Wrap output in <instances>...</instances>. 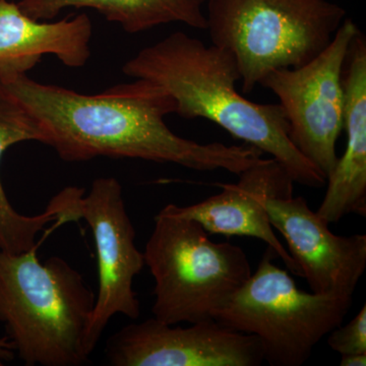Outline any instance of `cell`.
I'll use <instances>...</instances> for the list:
<instances>
[{"label": "cell", "instance_id": "6da1fadb", "mask_svg": "<svg viewBox=\"0 0 366 366\" xmlns=\"http://www.w3.org/2000/svg\"><path fill=\"white\" fill-rule=\"evenodd\" d=\"M0 90L25 108L39 127L42 144L66 162L141 159L239 175L264 155L247 144H199L177 136L164 120L175 113L174 99L148 79L86 95L20 74L0 81Z\"/></svg>", "mask_w": 366, "mask_h": 366}, {"label": "cell", "instance_id": "7a4b0ae2", "mask_svg": "<svg viewBox=\"0 0 366 366\" xmlns=\"http://www.w3.org/2000/svg\"><path fill=\"white\" fill-rule=\"evenodd\" d=\"M127 76L163 86L175 101V113L187 119L204 118L235 139L269 154L293 182L320 189L322 171L292 143L280 104H259L236 90L240 74L234 56L183 32L144 48L122 67Z\"/></svg>", "mask_w": 366, "mask_h": 366}, {"label": "cell", "instance_id": "3957f363", "mask_svg": "<svg viewBox=\"0 0 366 366\" xmlns=\"http://www.w3.org/2000/svg\"><path fill=\"white\" fill-rule=\"evenodd\" d=\"M95 300L66 259L41 262L37 247L21 254L0 250V322L26 365H85Z\"/></svg>", "mask_w": 366, "mask_h": 366}, {"label": "cell", "instance_id": "277c9868", "mask_svg": "<svg viewBox=\"0 0 366 366\" xmlns=\"http://www.w3.org/2000/svg\"><path fill=\"white\" fill-rule=\"evenodd\" d=\"M174 204L154 219L144 264L155 281L154 317L164 324L214 320L252 274L249 257L230 242H214Z\"/></svg>", "mask_w": 366, "mask_h": 366}, {"label": "cell", "instance_id": "5b68a950", "mask_svg": "<svg viewBox=\"0 0 366 366\" xmlns=\"http://www.w3.org/2000/svg\"><path fill=\"white\" fill-rule=\"evenodd\" d=\"M212 44L234 56L243 93L269 72L302 66L320 54L345 20L327 0H207Z\"/></svg>", "mask_w": 366, "mask_h": 366}, {"label": "cell", "instance_id": "8992f818", "mask_svg": "<svg viewBox=\"0 0 366 366\" xmlns=\"http://www.w3.org/2000/svg\"><path fill=\"white\" fill-rule=\"evenodd\" d=\"M277 257L267 247L257 271L214 320L257 337L269 365L301 366L317 343L343 322L353 297L301 290L288 272L277 266Z\"/></svg>", "mask_w": 366, "mask_h": 366}, {"label": "cell", "instance_id": "52a82bcc", "mask_svg": "<svg viewBox=\"0 0 366 366\" xmlns=\"http://www.w3.org/2000/svg\"><path fill=\"white\" fill-rule=\"evenodd\" d=\"M360 28L342 21L330 44L302 66L276 69L259 81L279 98L296 148L325 177L336 165L337 142L344 129L343 69Z\"/></svg>", "mask_w": 366, "mask_h": 366}, {"label": "cell", "instance_id": "ba28073f", "mask_svg": "<svg viewBox=\"0 0 366 366\" xmlns=\"http://www.w3.org/2000/svg\"><path fill=\"white\" fill-rule=\"evenodd\" d=\"M74 192L69 206L71 222L86 221L97 252L98 295L86 338L91 356L114 315L139 319L141 305L134 281L146 264L117 178H97L88 194L78 187Z\"/></svg>", "mask_w": 366, "mask_h": 366}, {"label": "cell", "instance_id": "9c48e42d", "mask_svg": "<svg viewBox=\"0 0 366 366\" xmlns=\"http://www.w3.org/2000/svg\"><path fill=\"white\" fill-rule=\"evenodd\" d=\"M107 362L113 366H259L262 344L215 320L175 327L156 320L127 325L107 340Z\"/></svg>", "mask_w": 366, "mask_h": 366}, {"label": "cell", "instance_id": "30bf717a", "mask_svg": "<svg viewBox=\"0 0 366 366\" xmlns=\"http://www.w3.org/2000/svg\"><path fill=\"white\" fill-rule=\"evenodd\" d=\"M267 209L312 292L353 297L366 268V235L334 234L302 197L269 199Z\"/></svg>", "mask_w": 366, "mask_h": 366}, {"label": "cell", "instance_id": "8fae6325", "mask_svg": "<svg viewBox=\"0 0 366 366\" xmlns=\"http://www.w3.org/2000/svg\"><path fill=\"white\" fill-rule=\"evenodd\" d=\"M236 183H217L222 192L199 203L174 208L180 215L197 221L209 234L249 236L266 242L290 273L301 277L293 257L274 232L269 221L268 202L293 196L292 178L273 158L242 171Z\"/></svg>", "mask_w": 366, "mask_h": 366}, {"label": "cell", "instance_id": "7c38bea8", "mask_svg": "<svg viewBox=\"0 0 366 366\" xmlns=\"http://www.w3.org/2000/svg\"><path fill=\"white\" fill-rule=\"evenodd\" d=\"M346 148L327 175V189L317 214L327 224L355 214L366 216V39L351 41L343 69Z\"/></svg>", "mask_w": 366, "mask_h": 366}, {"label": "cell", "instance_id": "4fadbf2b", "mask_svg": "<svg viewBox=\"0 0 366 366\" xmlns=\"http://www.w3.org/2000/svg\"><path fill=\"white\" fill-rule=\"evenodd\" d=\"M93 25L86 14L57 21H37L16 2L0 0V81L26 74L44 55L67 67L86 66Z\"/></svg>", "mask_w": 366, "mask_h": 366}, {"label": "cell", "instance_id": "5bb4252c", "mask_svg": "<svg viewBox=\"0 0 366 366\" xmlns=\"http://www.w3.org/2000/svg\"><path fill=\"white\" fill-rule=\"evenodd\" d=\"M42 139L35 119L20 103L0 90V162L4 152L14 144L42 143ZM66 194L62 189L40 215H21L11 206L0 180V250L21 254L37 247V236L48 224H66Z\"/></svg>", "mask_w": 366, "mask_h": 366}, {"label": "cell", "instance_id": "9a60e30c", "mask_svg": "<svg viewBox=\"0 0 366 366\" xmlns=\"http://www.w3.org/2000/svg\"><path fill=\"white\" fill-rule=\"evenodd\" d=\"M207 0H21V11L37 21H50L64 9H92L106 20L119 24L125 32L137 34L165 24L182 23L206 30Z\"/></svg>", "mask_w": 366, "mask_h": 366}, {"label": "cell", "instance_id": "2e32d148", "mask_svg": "<svg viewBox=\"0 0 366 366\" xmlns=\"http://www.w3.org/2000/svg\"><path fill=\"white\" fill-rule=\"evenodd\" d=\"M327 345L334 351L346 354L366 353V305L345 326L335 327L327 335Z\"/></svg>", "mask_w": 366, "mask_h": 366}, {"label": "cell", "instance_id": "e0dca14e", "mask_svg": "<svg viewBox=\"0 0 366 366\" xmlns=\"http://www.w3.org/2000/svg\"><path fill=\"white\" fill-rule=\"evenodd\" d=\"M341 366H365L366 353H354L342 355Z\"/></svg>", "mask_w": 366, "mask_h": 366}, {"label": "cell", "instance_id": "ac0fdd59", "mask_svg": "<svg viewBox=\"0 0 366 366\" xmlns=\"http://www.w3.org/2000/svg\"><path fill=\"white\" fill-rule=\"evenodd\" d=\"M0 353L11 358V360H14V352L13 346H11V342L9 341L6 337V338L0 339Z\"/></svg>", "mask_w": 366, "mask_h": 366}, {"label": "cell", "instance_id": "d6986e66", "mask_svg": "<svg viewBox=\"0 0 366 366\" xmlns=\"http://www.w3.org/2000/svg\"><path fill=\"white\" fill-rule=\"evenodd\" d=\"M11 358L7 357V356L4 355V354L0 353V366L4 365L6 361H11Z\"/></svg>", "mask_w": 366, "mask_h": 366}]
</instances>
